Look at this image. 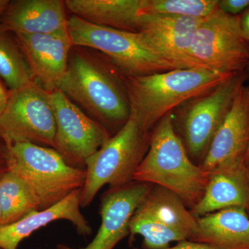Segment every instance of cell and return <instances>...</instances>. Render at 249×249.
Instances as JSON below:
<instances>
[{"mask_svg": "<svg viewBox=\"0 0 249 249\" xmlns=\"http://www.w3.org/2000/svg\"><path fill=\"white\" fill-rule=\"evenodd\" d=\"M80 191L72 192L58 204L49 209L34 211L17 222L0 226V249H18L23 240L50 223L69 221L83 237L92 233V228L80 211Z\"/></svg>", "mask_w": 249, "mask_h": 249, "instance_id": "obj_15", "label": "cell"}, {"mask_svg": "<svg viewBox=\"0 0 249 249\" xmlns=\"http://www.w3.org/2000/svg\"><path fill=\"white\" fill-rule=\"evenodd\" d=\"M0 76L9 91L20 89L35 81L17 37L0 24Z\"/></svg>", "mask_w": 249, "mask_h": 249, "instance_id": "obj_22", "label": "cell"}, {"mask_svg": "<svg viewBox=\"0 0 249 249\" xmlns=\"http://www.w3.org/2000/svg\"><path fill=\"white\" fill-rule=\"evenodd\" d=\"M247 70H248L249 75V64L248 66L247 67ZM244 161H245V164L247 165V166L249 168V143L248 145V147H247V152H246L245 157H244Z\"/></svg>", "mask_w": 249, "mask_h": 249, "instance_id": "obj_31", "label": "cell"}, {"mask_svg": "<svg viewBox=\"0 0 249 249\" xmlns=\"http://www.w3.org/2000/svg\"><path fill=\"white\" fill-rule=\"evenodd\" d=\"M129 240L140 235L143 238L142 248L163 249L173 242L188 240L184 235L163 225L150 214L137 208L129 224Z\"/></svg>", "mask_w": 249, "mask_h": 249, "instance_id": "obj_23", "label": "cell"}, {"mask_svg": "<svg viewBox=\"0 0 249 249\" xmlns=\"http://www.w3.org/2000/svg\"><path fill=\"white\" fill-rule=\"evenodd\" d=\"M66 9L62 0H15L10 1L0 24L14 34L67 31Z\"/></svg>", "mask_w": 249, "mask_h": 249, "instance_id": "obj_17", "label": "cell"}, {"mask_svg": "<svg viewBox=\"0 0 249 249\" xmlns=\"http://www.w3.org/2000/svg\"><path fill=\"white\" fill-rule=\"evenodd\" d=\"M142 201L139 209L150 214L160 224L193 240L198 231L197 218L173 193L155 186Z\"/></svg>", "mask_w": 249, "mask_h": 249, "instance_id": "obj_20", "label": "cell"}, {"mask_svg": "<svg viewBox=\"0 0 249 249\" xmlns=\"http://www.w3.org/2000/svg\"><path fill=\"white\" fill-rule=\"evenodd\" d=\"M209 172L194 164L175 133L171 113L162 118L150 137L149 150L133 181L161 187L176 195L191 209L204 196Z\"/></svg>", "mask_w": 249, "mask_h": 249, "instance_id": "obj_3", "label": "cell"}, {"mask_svg": "<svg viewBox=\"0 0 249 249\" xmlns=\"http://www.w3.org/2000/svg\"><path fill=\"white\" fill-rule=\"evenodd\" d=\"M150 142L148 133L142 132L129 118L115 135L105 142L85 163L86 179L80 191V206H90L106 185L116 188L133 181L134 173Z\"/></svg>", "mask_w": 249, "mask_h": 249, "instance_id": "obj_6", "label": "cell"}, {"mask_svg": "<svg viewBox=\"0 0 249 249\" xmlns=\"http://www.w3.org/2000/svg\"><path fill=\"white\" fill-rule=\"evenodd\" d=\"M9 0H0V19L2 18L5 11L7 9L10 3Z\"/></svg>", "mask_w": 249, "mask_h": 249, "instance_id": "obj_30", "label": "cell"}, {"mask_svg": "<svg viewBox=\"0 0 249 249\" xmlns=\"http://www.w3.org/2000/svg\"><path fill=\"white\" fill-rule=\"evenodd\" d=\"M151 188L152 185L137 181L109 188L101 196V224L91 242L80 249L60 243L56 249H114L129 235V221Z\"/></svg>", "mask_w": 249, "mask_h": 249, "instance_id": "obj_12", "label": "cell"}, {"mask_svg": "<svg viewBox=\"0 0 249 249\" xmlns=\"http://www.w3.org/2000/svg\"><path fill=\"white\" fill-rule=\"evenodd\" d=\"M9 170L31 188L40 210L58 204L84 185L86 170L67 164L52 147L17 142L9 145Z\"/></svg>", "mask_w": 249, "mask_h": 249, "instance_id": "obj_4", "label": "cell"}, {"mask_svg": "<svg viewBox=\"0 0 249 249\" xmlns=\"http://www.w3.org/2000/svg\"><path fill=\"white\" fill-rule=\"evenodd\" d=\"M249 143V86L242 85L209 147L201 168L207 172L244 160Z\"/></svg>", "mask_w": 249, "mask_h": 249, "instance_id": "obj_14", "label": "cell"}, {"mask_svg": "<svg viewBox=\"0 0 249 249\" xmlns=\"http://www.w3.org/2000/svg\"><path fill=\"white\" fill-rule=\"evenodd\" d=\"M9 145L0 135V178L9 170Z\"/></svg>", "mask_w": 249, "mask_h": 249, "instance_id": "obj_26", "label": "cell"}, {"mask_svg": "<svg viewBox=\"0 0 249 249\" xmlns=\"http://www.w3.org/2000/svg\"><path fill=\"white\" fill-rule=\"evenodd\" d=\"M9 98V91H7L0 81V116L3 114Z\"/></svg>", "mask_w": 249, "mask_h": 249, "instance_id": "obj_29", "label": "cell"}, {"mask_svg": "<svg viewBox=\"0 0 249 249\" xmlns=\"http://www.w3.org/2000/svg\"><path fill=\"white\" fill-rule=\"evenodd\" d=\"M1 226L17 222L34 211H40L37 197L27 183L11 170L0 178Z\"/></svg>", "mask_w": 249, "mask_h": 249, "instance_id": "obj_21", "label": "cell"}, {"mask_svg": "<svg viewBox=\"0 0 249 249\" xmlns=\"http://www.w3.org/2000/svg\"><path fill=\"white\" fill-rule=\"evenodd\" d=\"M66 9L85 22L137 32L142 0H66Z\"/></svg>", "mask_w": 249, "mask_h": 249, "instance_id": "obj_19", "label": "cell"}, {"mask_svg": "<svg viewBox=\"0 0 249 249\" xmlns=\"http://www.w3.org/2000/svg\"><path fill=\"white\" fill-rule=\"evenodd\" d=\"M1 217H2V214H1V206H0V226H1Z\"/></svg>", "mask_w": 249, "mask_h": 249, "instance_id": "obj_32", "label": "cell"}, {"mask_svg": "<svg viewBox=\"0 0 249 249\" xmlns=\"http://www.w3.org/2000/svg\"><path fill=\"white\" fill-rule=\"evenodd\" d=\"M56 125L49 92L37 82L9 91L0 116V135L8 145L31 142L53 148Z\"/></svg>", "mask_w": 249, "mask_h": 249, "instance_id": "obj_8", "label": "cell"}, {"mask_svg": "<svg viewBox=\"0 0 249 249\" xmlns=\"http://www.w3.org/2000/svg\"><path fill=\"white\" fill-rule=\"evenodd\" d=\"M67 27L73 46L101 52L124 76L177 70L152 50L140 33L101 27L73 15L68 18Z\"/></svg>", "mask_w": 249, "mask_h": 249, "instance_id": "obj_5", "label": "cell"}, {"mask_svg": "<svg viewBox=\"0 0 249 249\" xmlns=\"http://www.w3.org/2000/svg\"><path fill=\"white\" fill-rule=\"evenodd\" d=\"M193 242L210 249H249V217L243 208H229L197 218Z\"/></svg>", "mask_w": 249, "mask_h": 249, "instance_id": "obj_18", "label": "cell"}, {"mask_svg": "<svg viewBox=\"0 0 249 249\" xmlns=\"http://www.w3.org/2000/svg\"><path fill=\"white\" fill-rule=\"evenodd\" d=\"M249 206V168L244 160L219 167L210 172L204 196L192 208L198 218L229 208Z\"/></svg>", "mask_w": 249, "mask_h": 249, "instance_id": "obj_16", "label": "cell"}, {"mask_svg": "<svg viewBox=\"0 0 249 249\" xmlns=\"http://www.w3.org/2000/svg\"><path fill=\"white\" fill-rule=\"evenodd\" d=\"M73 46L66 73L57 85L73 102L84 108L106 129L122 127L130 117L124 75L119 76L97 55Z\"/></svg>", "mask_w": 249, "mask_h": 249, "instance_id": "obj_2", "label": "cell"}, {"mask_svg": "<svg viewBox=\"0 0 249 249\" xmlns=\"http://www.w3.org/2000/svg\"></svg>", "mask_w": 249, "mask_h": 249, "instance_id": "obj_34", "label": "cell"}, {"mask_svg": "<svg viewBox=\"0 0 249 249\" xmlns=\"http://www.w3.org/2000/svg\"><path fill=\"white\" fill-rule=\"evenodd\" d=\"M217 0H142L141 14L203 19L217 9Z\"/></svg>", "mask_w": 249, "mask_h": 249, "instance_id": "obj_24", "label": "cell"}, {"mask_svg": "<svg viewBox=\"0 0 249 249\" xmlns=\"http://www.w3.org/2000/svg\"><path fill=\"white\" fill-rule=\"evenodd\" d=\"M191 55L202 68L226 74L242 73L249 64V42L241 29L240 16L217 8L204 18L193 37Z\"/></svg>", "mask_w": 249, "mask_h": 249, "instance_id": "obj_7", "label": "cell"}, {"mask_svg": "<svg viewBox=\"0 0 249 249\" xmlns=\"http://www.w3.org/2000/svg\"><path fill=\"white\" fill-rule=\"evenodd\" d=\"M15 34L34 80L49 92L56 89L66 73L73 47L68 31L49 34Z\"/></svg>", "mask_w": 249, "mask_h": 249, "instance_id": "obj_13", "label": "cell"}, {"mask_svg": "<svg viewBox=\"0 0 249 249\" xmlns=\"http://www.w3.org/2000/svg\"><path fill=\"white\" fill-rule=\"evenodd\" d=\"M232 76L204 68L124 76L130 107L129 118L136 121L142 132L148 133L174 108L206 94Z\"/></svg>", "mask_w": 249, "mask_h": 249, "instance_id": "obj_1", "label": "cell"}, {"mask_svg": "<svg viewBox=\"0 0 249 249\" xmlns=\"http://www.w3.org/2000/svg\"><path fill=\"white\" fill-rule=\"evenodd\" d=\"M203 19L142 14L139 17L137 32L160 58L177 70L202 68L192 58L191 49L193 37Z\"/></svg>", "mask_w": 249, "mask_h": 249, "instance_id": "obj_11", "label": "cell"}, {"mask_svg": "<svg viewBox=\"0 0 249 249\" xmlns=\"http://www.w3.org/2000/svg\"><path fill=\"white\" fill-rule=\"evenodd\" d=\"M245 79L242 72L237 73L210 92L192 100L183 117L185 142L192 157H205Z\"/></svg>", "mask_w": 249, "mask_h": 249, "instance_id": "obj_10", "label": "cell"}, {"mask_svg": "<svg viewBox=\"0 0 249 249\" xmlns=\"http://www.w3.org/2000/svg\"><path fill=\"white\" fill-rule=\"evenodd\" d=\"M249 6V0H220L217 8L224 14L239 16Z\"/></svg>", "mask_w": 249, "mask_h": 249, "instance_id": "obj_25", "label": "cell"}, {"mask_svg": "<svg viewBox=\"0 0 249 249\" xmlns=\"http://www.w3.org/2000/svg\"><path fill=\"white\" fill-rule=\"evenodd\" d=\"M49 100L56 125L53 148L67 164L85 170L87 160L110 138V134L60 90L50 91Z\"/></svg>", "mask_w": 249, "mask_h": 249, "instance_id": "obj_9", "label": "cell"}, {"mask_svg": "<svg viewBox=\"0 0 249 249\" xmlns=\"http://www.w3.org/2000/svg\"><path fill=\"white\" fill-rule=\"evenodd\" d=\"M127 249H144L142 248H137V247H130ZM163 249H210L202 244L193 242V241L186 240L178 242V245L172 247H168Z\"/></svg>", "mask_w": 249, "mask_h": 249, "instance_id": "obj_27", "label": "cell"}, {"mask_svg": "<svg viewBox=\"0 0 249 249\" xmlns=\"http://www.w3.org/2000/svg\"></svg>", "mask_w": 249, "mask_h": 249, "instance_id": "obj_33", "label": "cell"}, {"mask_svg": "<svg viewBox=\"0 0 249 249\" xmlns=\"http://www.w3.org/2000/svg\"><path fill=\"white\" fill-rule=\"evenodd\" d=\"M241 29L246 40L249 42V6L240 16Z\"/></svg>", "mask_w": 249, "mask_h": 249, "instance_id": "obj_28", "label": "cell"}]
</instances>
